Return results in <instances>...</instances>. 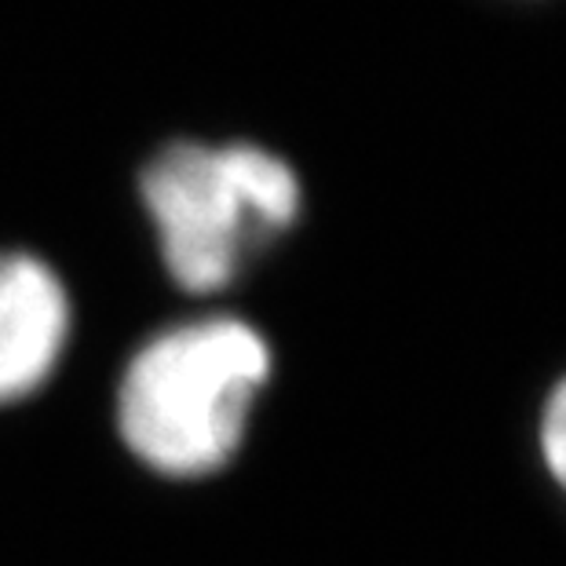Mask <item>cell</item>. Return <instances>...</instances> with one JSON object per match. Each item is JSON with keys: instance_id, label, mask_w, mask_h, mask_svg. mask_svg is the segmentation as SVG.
Segmentation results:
<instances>
[{"instance_id": "obj_1", "label": "cell", "mask_w": 566, "mask_h": 566, "mask_svg": "<svg viewBox=\"0 0 566 566\" xmlns=\"http://www.w3.org/2000/svg\"><path fill=\"white\" fill-rule=\"evenodd\" d=\"M274 377V347L249 318L212 311L147 336L117 384V431L165 479H205L238 457Z\"/></svg>"}, {"instance_id": "obj_2", "label": "cell", "mask_w": 566, "mask_h": 566, "mask_svg": "<svg viewBox=\"0 0 566 566\" xmlns=\"http://www.w3.org/2000/svg\"><path fill=\"white\" fill-rule=\"evenodd\" d=\"M139 195L165 271L195 296L231 289L304 212L296 168L256 143H172L143 168Z\"/></svg>"}, {"instance_id": "obj_3", "label": "cell", "mask_w": 566, "mask_h": 566, "mask_svg": "<svg viewBox=\"0 0 566 566\" xmlns=\"http://www.w3.org/2000/svg\"><path fill=\"white\" fill-rule=\"evenodd\" d=\"M74 304L33 252H0V406L38 395L63 363Z\"/></svg>"}, {"instance_id": "obj_4", "label": "cell", "mask_w": 566, "mask_h": 566, "mask_svg": "<svg viewBox=\"0 0 566 566\" xmlns=\"http://www.w3.org/2000/svg\"><path fill=\"white\" fill-rule=\"evenodd\" d=\"M530 442L545 483L566 504V366L541 391L530 420Z\"/></svg>"}]
</instances>
